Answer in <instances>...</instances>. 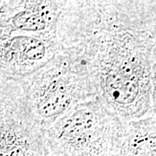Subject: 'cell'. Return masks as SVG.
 Masks as SVG:
<instances>
[{
  "label": "cell",
  "mask_w": 156,
  "mask_h": 156,
  "mask_svg": "<svg viewBox=\"0 0 156 156\" xmlns=\"http://www.w3.org/2000/svg\"><path fill=\"white\" fill-rule=\"evenodd\" d=\"M124 123L98 96L74 107L45 129L55 156H116Z\"/></svg>",
  "instance_id": "obj_3"
},
{
  "label": "cell",
  "mask_w": 156,
  "mask_h": 156,
  "mask_svg": "<svg viewBox=\"0 0 156 156\" xmlns=\"http://www.w3.org/2000/svg\"><path fill=\"white\" fill-rule=\"evenodd\" d=\"M58 50L56 33L0 35V79L24 77L50 62Z\"/></svg>",
  "instance_id": "obj_5"
},
{
  "label": "cell",
  "mask_w": 156,
  "mask_h": 156,
  "mask_svg": "<svg viewBox=\"0 0 156 156\" xmlns=\"http://www.w3.org/2000/svg\"><path fill=\"white\" fill-rule=\"evenodd\" d=\"M116 156H156V115L125 122Z\"/></svg>",
  "instance_id": "obj_7"
},
{
  "label": "cell",
  "mask_w": 156,
  "mask_h": 156,
  "mask_svg": "<svg viewBox=\"0 0 156 156\" xmlns=\"http://www.w3.org/2000/svg\"><path fill=\"white\" fill-rule=\"evenodd\" d=\"M50 156H55V155H53V154H50Z\"/></svg>",
  "instance_id": "obj_8"
},
{
  "label": "cell",
  "mask_w": 156,
  "mask_h": 156,
  "mask_svg": "<svg viewBox=\"0 0 156 156\" xmlns=\"http://www.w3.org/2000/svg\"><path fill=\"white\" fill-rule=\"evenodd\" d=\"M17 80L30 110L44 129L74 107L97 96L85 63L62 50L43 67Z\"/></svg>",
  "instance_id": "obj_2"
},
{
  "label": "cell",
  "mask_w": 156,
  "mask_h": 156,
  "mask_svg": "<svg viewBox=\"0 0 156 156\" xmlns=\"http://www.w3.org/2000/svg\"><path fill=\"white\" fill-rule=\"evenodd\" d=\"M70 40L109 110L124 122L154 113L150 2L78 1Z\"/></svg>",
  "instance_id": "obj_1"
},
{
  "label": "cell",
  "mask_w": 156,
  "mask_h": 156,
  "mask_svg": "<svg viewBox=\"0 0 156 156\" xmlns=\"http://www.w3.org/2000/svg\"><path fill=\"white\" fill-rule=\"evenodd\" d=\"M62 1L1 0L0 35L56 33Z\"/></svg>",
  "instance_id": "obj_6"
},
{
  "label": "cell",
  "mask_w": 156,
  "mask_h": 156,
  "mask_svg": "<svg viewBox=\"0 0 156 156\" xmlns=\"http://www.w3.org/2000/svg\"><path fill=\"white\" fill-rule=\"evenodd\" d=\"M45 129L17 79H0V156H50Z\"/></svg>",
  "instance_id": "obj_4"
}]
</instances>
